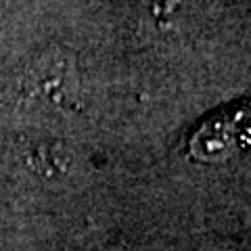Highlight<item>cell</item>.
I'll return each instance as SVG.
<instances>
[{"label": "cell", "mask_w": 251, "mask_h": 251, "mask_svg": "<svg viewBox=\"0 0 251 251\" xmlns=\"http://www.w3.org/2000/svg\"><path fill=\"white\" fill-rule=\"evenodd\" d=\"M191 0H140L145 19L157 31H172L182 23Z\"/></svg>", "instance_id": "cell-3"}, {"label": "cell", "mask_w": 251, "mask_h": 251, "mask_svg": "<svg viewBox=\"0 0 251 251\" xmlns=\"http://www.w3.org/2000/svg\"><path fill=\"white\" fill-rule=\"evenodd\" d=\"M15 99L25 109L69 111L80 97V72L74 54L63 46H49L31 57L15 77Z\"/></svg>", "instance_id": "cell-1"}, {"label": "cell", "mask_w": 251, "mask_h": 251, "mask_svg": "<svg viewBox=\"0 0 251 251\" xmlns=\"http://www.w3.org/2000/svg\"><path fill=\"white\" fill-rule=\"evenodd\" d=\"M27 163H31L36 170H61L65 166V155H63L61 147H49V145H34L27 153Z\"/></svg>", "instance_id": "cell-4"}, {"label": "cell", "mask_w": 251, "mask_h": 251, "mask_svg": "<svg viewBox=\"0 0 251 251\" xmlns=\"http://www.w3.org/2000/svg\"><path fill=\"white\" fill-rule=\"evenodd\" d=\"M251 147V99L239 100L207 115L186 143L197 163H224Z\"/></svg>", "instance_id": "cell-2"}]
</instances>
